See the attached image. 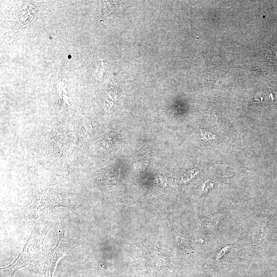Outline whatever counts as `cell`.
<instances>
[{
  "label": "cell",
  "mask_w": 277,
  "mask_h": 277,
  "mask_svg": "<svg viewBox=\"0 0 277 277\" xmlns=\"http://www.w3.org/2000/svg\"><path fill=\"white\" fill-rule=\"evenodd\" d=\"M57 242L49 252L42 254L37 261V277H52L58 261L80 244L77 240L66 236L64 231L56 232Z\"/></svg>",
  "instance_id": "cell-1"
},
{
  "label": "cell",
  "mask_w": 277,
  "mask_h": 277,
  "mask_svg": "<svg viewBox=\"0 0 277 277\" xmlns=\"http://www.w3.org/2000/svg\"><path fill=\"white\" fill-rule=\"evenodd\" d=\"M47 234L45 230L34 228L23 250L11 264L1 269L9 270L11 276L18 269L29 264L37 262L43 252V242Z\"/></svg>",
  "instance_id": "cell-2"
}]
</instances>
